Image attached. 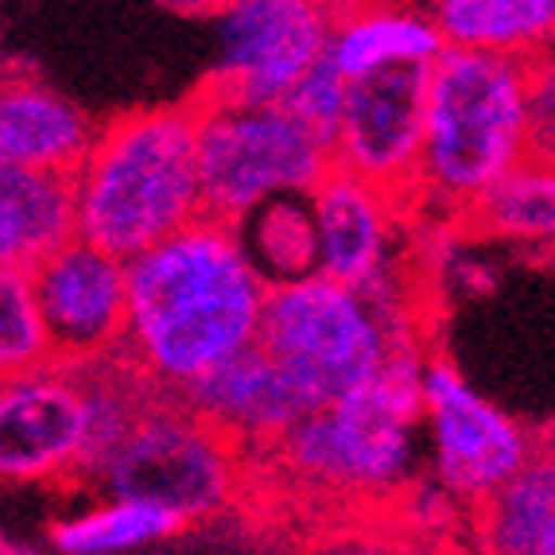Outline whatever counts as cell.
<instances>
[{
  "label": "cell",
  "mask_w": 555,
  "mask_h": 555,
  "mask_svg": "<svg viewBox=\"0 0 555 555\" xmlns=\"http://www.w3.org/2000/svg\"><path fill=\"white\" fill-rule=\"evenodd\" d=\"M269 292L233 225L203 218L129 264L120 353L164 392H186L260 343Z\"/></svg>",
  "instance_id": "cell-1"
},
{
  "label": "cell",
  "mask_w": 555,
  "mask_h": 555,
  "mask_svg": "<svg viewBox=\"0 0 555 555\" xmlns=\"http://www.w3.org/2000/svg\"><path fill=\"white\" fill-rule=\"evenodd\" d=\"M78 241L140 260L206 218L195 105L140 109L98 129L75 171Z\"/></svg>",
  "instance_id": "cell-2"
},
{
  "label": "cell",
  "mask_w": 555,
  "mask_h": 555,
  "mask_svg": "<svg viewBox=\"0 0 555 555\" xmlns=\"http://www.w3.org/2000/svg\"><path fill=\"white\" fill-rule=\"evenodd\" d=\"M532 63L447 47L431 66L420 195L470 210L528 159Z\"/></svg>",
  "instance_id": "cell-3"
},
{
  "label": "cell",
  "mask_w": 555,
  "mask_h": 555,
  "mask_svg": "<svg viewBox=\"0 0 555 555\" xmlns=\"http://www.w3.org/2000/svg\"><path fill=\"white\" fill-rule=\"evenodd\" d=\"M424 365L416 346L400 343L377 377L287 431L284 466L323 490H397L412 470L424 424Z\"/></svg>",
  "instance_id": "cell-4"
},
{
  "label": "cell",
  "mask_w": 555,
  "mask_h": 555,
  "mask_svg": "<svg viewBox=\"0 0 555 555\" xmlns=\"http://www.w3.org/2000/svg\"><path fill=\"white\" fill-rule=\"evenodd\" d=\"M408 334L392 315V292L365 296L311 276L272 287L260 326V350L276 361L311 412L373 380Z\"/></svg>",
  "instance_id": "cell-5"
},
{
  "label": "cell",
  "mask_w": 555,
  "mask_h": 555,
  "mask_svg": "<svg viewBox=\"0 0 555 555\" xmlns=\"http://www.w3.org/2000/svg\"><path fill=\"white\" fill-rule=\"evenodd\" d=\"M198 113V176L206 218L237 225L284 195H311L334 171L323 149L284 105H230L191 98Z\"/></svg>",
  "instance_id": "cell-6"
},
{
  "label": "cell",
  "mask_w": 555,
  "mask_h": 555,
  "mask_svg": "<svg viewBox=\"0 0 555 555\" xmlns=\"http://www.w3.org/2000/svg\"><path fill=\"white\" fill-rule=\"evenodd\" d=\"M98 481L113 501L156 505L191 525L233 498V439L186 404L156 400L105 459Z\"/></svg>",
  "instance_id": "cell-7"
},
{
  "label": "cell",
  "mask_w": 555,
  "mask_h": 555,
  "mask_svg": "<svg viewBox=\"0 0 555 555\" xmlns=\"http://www.w3.org/2000/svg\"><path fill=\"white\" fill-rule=\"evenodd\" d=\"M334 9L311 0H241L214 16L218 63L203 98L230 105H284L326 59Z\"/></svg>",
  "instance_id": "cell-8"
},
{
  "label": "cell",
  "mask_w": 555,
  "mask_h": 555,
  "mask_svg": "<svg viewBox=\"0 0 555 555\" xmlns=\"http://www.w3.org/2000/svg\"><path fill=\"white\" fill-rule=\"evenodd\" d=\"M424 424L431 466L451 498L486 505L532 459L525 427L463 380L451 361L424 365Z\"/></svg>",
  "instance_id": "cell-9"
},
{
  "label": "cell",
  "mask_w": 555,
  "mask_h": 555,
  "mask_svg": "<svg viewBox=\"0 0 555 555\" xmlns=\"http://www.w3.org/2000/svg\"><path fill=\"white\" fill-rule=\"evenodd\" d=\"M431 66H397L350 82L334 167L365 179L389 198L420 195Z\"/></svg>",
  "instance_id": "cell-10"
},
{
  "label": "cell",
  "mask_w": 555,
  "mask_h": 555,
  "mask_svg": "<svg viewBox=\"0 0 555 555\" xmlns=\"http://www.w3.org/2000/svg\"><path fill=\"white\" fill-rule=\"evenodd\" d=\"M55 365L78 370L117 358L129 334V264L75 241L31 272Z\"/></svg>",
  "instance_id": "cell-11"
},
{
  "label": "cell",
  "mask_w": 555,
  "mask_h": 555,
  "mask_svg": "<svg viewBox=\"0 0 555 555\" xmlns=\"http://www.w3.org/2000/svg\"><path fill=\"white\" fill-rule=\"evenodd\" d=\"M93 416L86 385L66 365L4 377L0 389V470L9 481L82 474Z\"/></svg>",
  "instance_id": "cell-12"
},
{
  "label": "cell",
  "mask_w": 555,
  "mask_h": 555,
  "mask_svg": "<svg viewBox=\"0 0 555 555\" xmlns=\"http://www.w3.org/2000/svg\"><path fill=\"white\" fill-rule=\"evenodd\" d=\"M392 206L397 198L334 167L311 191L319 230V276L365 292V296L392 292L389 260L392 241H397Z\"/></svg>",
  "instance_id": "cell-13"
},
{
  "label": "cell",
  "mask_w": 555,
  "mask_h": 555,
  "mask_svg": "<svg viewBox=\"0 0 555 555\" xmlns=\"http://www.w3.org/2000/svg\"><path fill=\"white\" fill-rule=\"evenodd\" d=\"M179 404H186L233 443L280 447L292 427L311 416L307 400L299 397V389L284 377L276 361L260 350V343L225 361L206 380L179 392Z\"/></svg>",
  "instance_id": "cell-14"
},
{
  "label": "cell",
  "mask_w": 555,
  "mask_h": 555,
  "mask_svg": "<svg viewBox=\"0 0 555 555\" xmlns=\"http://www.w3.org/2000/svg\"><path fill=\"white\" fill-rule=\"evenodd\" d=\"M98 129L63 93L36 78H9L0 98V167L75 176Z\"/></svg>",
  "instance_id": "cell-15"
},
{
  "label": "cell",
  "mask_w": 555,
  "mask_h": 555,
  "mask_svg": "<svg viewBox=\"0 0 555 555\" xmlns=\"http://www.w3.org/2000/svg\"><path fill=\"white\" fill-rule=\"evenodd\" d=\"M78 241L75 176L0 167V260L36 272Z\"/></svg>",
  "instance_id": "cell-16"
},
{
  "label": "cell",
  "mask_w": 555,
  "mask_h": 555,
  "mask_svg": "<svg viewBox=\"0 0 555 555\" xmlns=\"http://www.w3.org/2000/svg\"><path fill=\"white\" fill-rule=\"evenodd\" d=\"M447 51L436 16L420 9H334L331 59L346 78L380 75L397 66H436Z\"/></svg>",
  "instance_id": "cell-17"
},
{
  "label": "cell",
  "mask_w": 555,
  "mask_h": 555,
  "mask_svg": "<svg viewBox=\"0 0 555 555\" xmlns=\"http://www.w3.org/2000/svg\"><path fill=\"white\" fill-rule=\"evenodd\" d=\"M431 16L459 51L537 63L555 47V0H443Z\"/></svg>",
  "instance_id": "cell-18"
},
{
  "label": "cell",
  "mask_w": 555,
  "mask_h": 555,
  "mask_svg": "<svg viewBox=\"0 0 555 555\" xmlns=\"http://www.w3.org/2000/svg\"><path fill=\"white\" fill-rule=\"evenodd\" d=\"M241 249L269 287L304 284L319 276V230L311 195H284L245 214L237 225Z\"/></svg>",
  "instance_id": "cell-19"
},
{
  "label": "cell",
  "mask_w": 555,
  "mask_h": 555,
  "mask_svg": "<svg viewBox=\"0 0 555 555\" xmlns=\"http://www.w3.org/2000/svg\"><path fill=\"white\" fill-rule=\"evenodd\" d=\"M552 528L555 451H537L481 505V537L490 555H537Z\"/></svg>",
  "instance_id": "cell-20"
},
{
  "label": "cell",
  "mask_w": 555,
  "mask_h": 555,
  "mask_svg": "<svg viewBox=\"0 0 555 555\" xmlns=\"http://www.w3.org/2000/svg\"><path fill=\"white\" fill-rule=\"evenodd\" d=\"M470 222L490 237L505 241H532L552 245L555 241V167L528 156L520 167L498 186H490L470 206Z\"/></svg>",
  "instance_id": "cell-21"
},
{
  "label": "cell",
  "mask_w": 555,
  "mask_h": 555,
  "mask_svg": "<svg viewBox=\"0 0 555 555\" xmlns=\"http://www.w3.org/2000/svg\"><path fill=\"white\" fill-rule=\"evenodd\" d=\"M183 520L176 513L140 505V501H105L75 517L55 520L51 547L59 555H125L132 547L156 544V540L179 532Z\"/></svg>",
  "instance_id": "cell-22"
},
{
  "label": "cell",
  "mask_w": 555,
  "mask_h": 555,
  "mask_svg": "<svg viewBox=\"0 0 555 555\" xmlns=\"http://www.w3.org/2000/svg\"><path fill=\"white\" fill-rule=\"evenodd\" d=\"M0 365H4V377L55 365L31 272L20 269H0Z\"/></svg>",
  "instance_id": "cell-23"
},
{
  "label": "cell",
  "mask_w": 555,
  "mask_h": 555,
  "mask_svg": "<svg viewBox=\"0 0 555 555\" xmlns=\"http://www.w3.org/2000/svg\"><path fill=\"white\" fill-rule=\"evenodd\" d=\"M346 102H350V78H346L331 59H323L296 90L287 93L284 109L292 113L323 149L334 152L338 132H343V120H346Z\"/></svg>",
  "instance_id": "cell-24"
},
{
  "label": "cell",
  "mask_w": 555,
  "mask_h": 555,
  "mask_svg": "<svg viewBox=\"0 0 555 555\" xmlns=\"http://www.w3.org/2000/svg\"><path fill=\"white\" fill-rule=\"evenodd\" d=\"M528 156L555 167V51L537 59L528 78Z\"/></svg>",
  "instance_id": "cell-25"
},
{
  "label": "cell",
  "mask_w": 555,
  "mask_h": 555,
  "mask_svg": "<svg viewBox=\"0 0 555 555\" xmlns=\"http://www.w3.org/2000/svg\"><path fill=\"white\" fill-rule=\"evenodd\" d=\"M0 555H39V552H36V547H28V544H12V540H9V544L0 547Z\"/></svg>",
  "instance_id": "cell-26"
},
{
  "label": "cell",
  "mask_w": 555,
  "mask_h": 555,
  "mask_svg": "<svg viewBox=\"0 0 555 555\" xmlns=\"http://www.w3.org/2000/svg\"><path fill=\"white\" fill-rule=\"evenodd\" d=\"M537 555H555V528L547 532V540L540 544V552H537Z\"/></svg>",
  "instance_id": "cell-27"
},
{
  "label": "cell",
  "mask_w": 555,
  "mask_h": 555,
  "mask_svg": "<svg viewBox=\"0 0 555 555\" xmlns=\"http://www.w3.org/2000/svg\"><path fill=\"white\" fill-rule=\"evenodd\" d=\"M353 555H385V552H380V547H358Z\"/></svg>",
  "instance_id": "cell-28"
}]
</instances>
